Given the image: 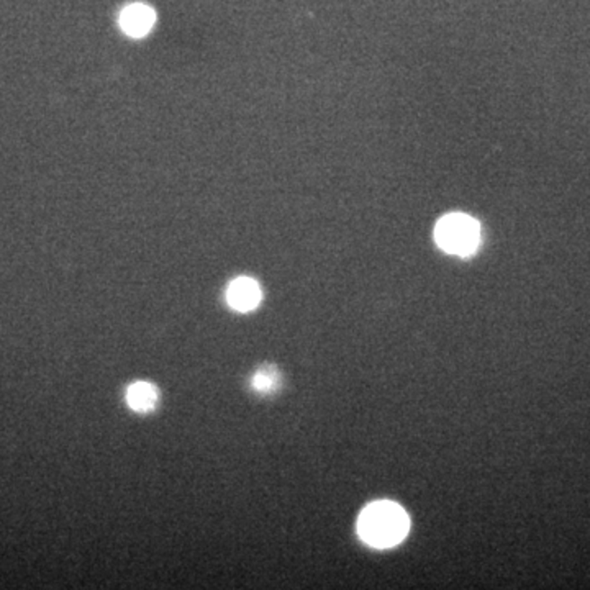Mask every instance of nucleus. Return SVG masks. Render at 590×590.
Listing matches in <instances>:
<instances>
[{
  "label": "nucleus",
  "mask_w": 590,
  "mask_h": 590,
  "mask_svg": "<svg viewBox=\"0 0 590 590\" xmlns=\"http://www.w3.org/2000/svg\"><path fill=\"white\" fill-rule=\"evenodd\" d=\"M410 530L406 510L389 500L374 502L361 512L358 535L374 548H392L400 543Z\"/></svg>",
  "instance_id": "1"
},
{
  "label": "nucleus",
  "mask_w": 590,
  "mask_h": 590,
  "mask_svg": "<svg viewBox=\"0 0 590 590\" xmlns=\"http://www.w3.org/2000/svg\"><path fill=\"white\" fill-rule=\"evenodd\" d=\"M434 241L446 253L469 256L479 246V223L464 213L446 215L434 227Z\"/></svg>",
  "instance_id": "2"
},
{
  "label": "nucleus",
  "mask_w": 590,
  "mask_h": 590,
  "mask_svg": "<svg viewBox=\"0 0 590 590\" xmlns=\"http://www.w3.org/2000/svg\"><path fill=\"white\" fill-rule=\"evenodd\" d=\"M263 299V292L256 281L249 277H238L231 282L227 291V302L238 312L255 310Z\"/></svg>",
  "instance_id": "3"
},
{
  "label": "nucleus",
  "mask_w": 590,
  "mask_h": 590,
  "mask_svg": "<svg viewBox=\"0 0 590 590\" xmlns=\"http://www.w3.org/2000/svg\"><path fill=\"white\" fill-rule=\"evenodd\" d=\"M156 22L155 10L143 4H133L123 9L121 15V27L129 37L141 38L149 33Z\"/></svg>",
  "instance_id": "4"
},
{
  "label": "nucleus",
  "mask_w": 590,
  "mask_h": 590,
  "mask_svg": "<svg viewBox=\"0 0 590 590\" xmlns=\"http://www.w3.org/2000/svg\"><path fill=\"white\" fill-rule=\"evenodd\" d=\"M157 397H159L157 389L149 382H135L127 390V402L130 408L139 414L151 412L156 407Z\"/></svg>",
  "instance_id": "5"
},
{
  "label": "nucleus",
  "mask_w": 590,
  "mask_h": 590,
  "mask_svg": "<svg viewBox=\"0 0 590 590\" xmlns=\"http://www.w3.org/2000/svg\"><path fill=\"white\" fill-rule=\"evenodd\" d=\"M251 386L261 394H269V392L276 390L279 386V374H277L276 368L266 366V368L259 369L251 379Z\"/></svg>",
  "instance_id": "6"
}]
</instances>
